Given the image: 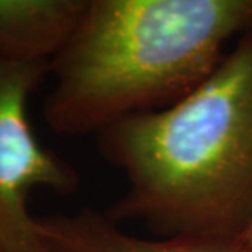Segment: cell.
<instances>
[{
    "label": "cell",
    "mask_w": 252,
    "mask_h": 252,
    "mask_svg": "<svg viewBox=\"0 0 252 252\" xmlns=\"http://www.w3.org/2000/svg\"><path fill=\"white\" fill-rule=\"evenodd\" d=\"M95 136L126 179L103 211L113 223L234 251L252 224V30L182 100Z\"/></svg>",
    "instance_id": "obj_1"
},
{
    "label": "cell",
    "mask_w": 252,
    "mask_h": 252,
    "mask_svg": "<svg viewBox=\"0 0 252 252\" xmlns=\"http://www.w3.org/2000/svg\"><path fill=\"white\" fill-rule=\"evenodd\" d=\"M249 30L252 0H89L49 65L44 122L58 134L87 136L170 107Z\"/></svg>",
    "instance_id": "obj_2"
},
{
    "label": "cell",
    "mask_w": 252,
    "mask_h": 252,
    "mask_svg": "<svg viewBox=\"0 0 252 252\" xmlns=\"http://www.w3.org/2000/svg\"><path fill=\"white\" fill-rule=\"evenodd\" d=\"M49 63L0 59V251L51 252L30 213V193L48 189L67 196L79 190L72 165L39 143L28 117L32 95L49 74Z\"/></svg>",
    "instance_id": "obj_3"
},
{
    "label": "cell",
    "mask_w": 252,
    "mask_h": 252,
    "mask_svg": "<svg viewBox=\"0 0 252 252\" xmlns=\"http://www.w3.org/2000/svg\"><path fill=\"white\" fill-rule=\"evenodd\" d=\"M89 0H0V59L49 63L63 51Z\"/></svg>",
    "instance_id": "obj_4"
},
{
    "label": "cell",
    "mask_w": 252,
    "mask_h": 252,
    "mask_svg": "<svg viewBox=\"0 0 252 252\" xmlns=\"http://www.w3.org/2000/svg\"><path fill=\"white\" fill-rule=\"evenodd\" d=\"M39 236L51 252H220L189 239H148L126 233L103 211L36 216Z\"/></svg>",
    "instance_id": "obj_5"
},
{
    "label": "cell",
    "mask_w": 252,
    "mask_h": 252,
    "mask_svg": "<svg viewBox=\"0 0 252 252\" xmlns=\"http://www.w3.org/2000/svg\"><path fill=\"white\" fill-rule=\"evenodd\" d=\"M234 251H243V252H252V224L249 226V229L246 231V234L243 236V239L239 241V244L236 246Z\"/></svg>",
    "instance_id": "obj_6"
},
{
    "label": "cell",
    "mask_w": 252,
    "mask_h": 252,
    "mask_svg": "<svg viewBox=\"0 0 252 252\" xmlns=\"http://www.w3.org/2000/svg\"><path fill=\"white\" fill-rule=\"evenodd\" d=\"M231 252H243V251H231Z\"/></svg>",
    "instance_id": "obj_7"
},
{
    "label": "cell",
    "mask_w": 252,
    "mask_h": 252,
    "mask_svg": "<svg viewBox=\"0 0 252 252\" xmlns=\"http://www.w3.org/2000/svg\"><path fill=\"white\" fill-rule=\"evenodd\" d=\"M0 252H2V251H0Z\"/></svg>",
    "instance_id": "obj_8"
}]
</instances>
